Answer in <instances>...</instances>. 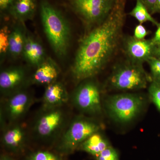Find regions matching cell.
Instances as JSON below:
<instances>
[{
    "mask_svg": "<svg viewBox=\"0 0 160 160\" xmlns=\"http://www.w3.org/2000/svg\"><path fill=\"white\" fill-rule=\"evenodd\" d=\"M72 103L84 113L98 115L102 113V106L99 88L92 81L80 85L72 96Z\"/></svg>",
    "mask_w": 160,
    "mask_h": 160,
    "instance_id": "8",
    "label": "cell"
},
{
    "mask_svg": "<svg viewBox=\"0 0 160 160\" xmlns=\"http://www.w3.org/2000/svg\"><path fill=\"white\" fill-rule=\"evenodd\" d=\"M62 107L43 108L32 128L33 134L36 137L43 141H50L60 137L67 118Z\"/></svg>",
    "mask_w": 160,
    "mask_h": 160,
    "instance_id": "5",
    "label": "cell"
},
{
    "mask_svg": "<svg viewBox=\"0 0 160 160\" xmlns=\"http://www.w3.org/2000/svg\"><path fill=\"white\" fill-rule=\"evenodd\" d=\"M25 77L24 70L20 68H12L1 72L0 88L1 91L10 95L12 91L22 82Z\"/></svg>",
    "mask_w": 160,
    "mask_h": 160,
    "instance_id": "13",
    "label": "cell"
},
{
    "mask_svg": "<svg viewBox=\"0 0 160 160\" xmlns=\"http://www.w3.org/2000/svg\"><path fill=\"white\" fill-rule=\"evenodd\" d=\"M151 14L157 12V0H141Z\"/></svg>",
    "mask_w": 160,
    "mask_h": 160,
    "instance_id": "26",
    "label": "cell"
},
{
    "mask_svg": "<svg viewBox=\"0 0 160 160\" xmlns=\"http://www.w3.org/2000/svg\"><path fill=\"white\" fill-rule=\"evenodd\" d=\"M149 92L152 100L160 111V81L152 80Z\"/></svg>",
    "mask_w": 160,
    "mask_h": 160,
    "instance_id": "21",
    "label": "cell"
},
{
    "mask_svg": "<svg viewBox=\"0 0 160 160\" xmlns=\"http://www.w3.org/2000/svg\"><path fill=\"white\" fill-rule=\"evenodd\" d=\"M96 159V160H120L117 151L111 146L103 150Z\"/></svg>",
    "mask_w": 160,
    "mask_h": 160,
    "instance_id": "23",
    "label": "cell"
},
{
    "mask_svg": "<svg viewBox=\"0 0 160 160\" xmlns=\"http://www.w3.org/2000/svg\"><path fill=\"white\" fill-rule=\"evenodd\" d=\"M58 74V69L55 64L51 61H47L38 66L32 79L37 84L48 85L55 82Z\"/></svg>",
    "mask_w": 160,
    "mask_h": 160,
    "instance_id": "14",
    "label": "cell"
},
{
    "mask_svg": "<svg viewBox=\"0 0 160 160\" xmlns=\"http://www.w3.org/2000/svg\"><path fill=\"white\" fill-rule=\"evenodd\" d=\"M33 101L32 97L25 91L16 92L9 95L1 107V125L6 120L9 125L16 124L29 111Z\"/></svg>",
    "mask_w": 160,
    "mask_h": 160,
    "instance_id": "9",
    "label": "cell"
},
{
    "mask_svg": "<svg viewBox=\"0 0 160 160\" xmlns=\"http://www.w3.org/2000/svg\"><path fill=\"white\" fill-rule=\"evenodd\" d=\"M149 64L152 75V80L160 81V59L152 57L148 60Z\"/></svg>",
    "mask_w": 160,
    "mask_h": 160,
    "instance_id": "24",
    "label": "cell"
},
{
    "mask_svg": "<svg viewBox=\"0 0 160 160\" xmlns=\"http://www.w3.org/2000/svg\"><path fill=\"white\" fill-rule=\"evenodd\" d=\"M118 0H70L72 9L87 24H100L106 19Z\"/></svg>",
    "mask_w": 160,
    "mask_h": 160,
    "instance_id": "7",
    "label": "cell"
},
{
    "mask_svg": "<svg viewBox=\"0 0 160 160\" xmlns=\"http://www.w3.org/2000/svg\"><path fill=\"white\" fill-rule=\"evenodd\" d=\"M102 128L101 124L95 120L77 117L70 122L60 136L57 150L62 155L71 154L78 149L84 141Z\"/></svg>",
    "mask_w": 160,
    "mask_h": 160,
    "instance_id": "3",
    "label": "cell"
},
{
    "mask_svg": "<svg viewBox=\"0 0 160 160\" xmlns=\"http://www.w3.org/2000/svg\"><path fill=\"white\" fill-rule=\"evenodd\" d=\"M36 9L35 0H15L9 10L16 18L25 20L33 16Z\"/></svg>",
    "mask_w": 160,
    "mask_h": 160,
    "instance_id": "17",
    "label": "cell"
},
{
    "mask_svg": "<svg viewBox=\"0 0 160 160\" xmlns=\"http://www.w3.org/2000/svg\"><path fill=\"white\" fill-rule=\"evenodd\" d=\"M158 47L157 49H156L155 53H157V54L160 57V45H158Z\"/></svg>",
    "mask_w": 160,
    "mask_h": 160,
    "instance_id": "31",
    "label": "cell"
},
{
    "mask_svg": "<svg viewBox=\"0 0 160 160\" xmlns=\"http://www.w3.org/2000/svg\"><path fill=\"white\" fill-rule=\"evenodd\" d=\"M155 45L152 40L138 39L129 37L125 40L124 49L129 61L142 64L155 53Z\"/></svg>",
    "mask_w": 160,
    "mask_h": 160,
    "instance_id": "10",
    "label": "cell"
},
{
    "mask_svg": "<svg viewBox=\"0 0 160 160\" xmlns=\"http://www.w3.org/2000/svg\"><path fill=\"white\" fill-rule=\"evenodd\" d=\"M14 1L15 0H0V9L1 11L10 9Z\"/></svg>",
    "mask_w": 160,
    "mask_h": 160,
    "instance_id": "27",
    "label": "cell"
},
{
    "mask_svg": "<svg viewBox=\"0 0 160 160\" xmlns=\"http://www.w3.org/2000/svg\"><path fill=\"white\" fill-rule=\"evenodd\" d=\"M158 27L157 30L156 32L154 37L152 39L156 46L160 45V23Z\"/></svg>",
    "mask_w": 160,
    "mask_h": 160,
    "instance_id": "28",
    "label": "cell"
},
{
    "mask_svg": "<svg viewBox=\"0 0 160 160\" xmlns=\"http://www.w3.org/2000/svg\"><path fill=\"white\" fill-rule=\"evenodd\" d=\"M129 14L137 20L140 24H142L146 22H150L158 27L159 25L152 17L151 13L141 0H136L135 6L129 12Z\"/></svg>",
    "mask_w": 160,
    "mask_h": 160,
    "instance_id": "19",
    "label": "cell"
},
{
    "mask_svg": "<svg viewBox=\"0 0 160 160\" xmlns=\"http://www.w3.org/2000/svg\"><path fill=\"white\" fill-rule=\"evenodd\" d=\"M0 160H16L9 155L3 154L1 156Z\"/></svg>",
    "mask_w": 160,
    "mask_h": 160,
    "instance_id": "29",
    "label": "cell"
},
{
    "mask_svg": "<svg viewBox=\"0 0 160 160\" xmlns=\"http://www.w3.org/2000/svg\"><path fill=\"white\" fill-rule=\"evenodd\" d=\"M143 105V98L132 93L115 95L106 102V107L110 116L120 123L132 121L140 113Z\"/></svg>",
    "mask_w": 160,
    "mask_h": 160,
    "instance_id": "6",
    "label": "cell"
},
{
    "mask_svg": "<svg viewBox=\"0 0 160 160\" xmlns=\"http://www.w3.org/2000/svg\"><path fill=\"white\" fill-rule=\"evenodd\" d=\"M148 34L149 32L146 27L142 24H140L135 28L133 37L138 39H144Z\"/></svg>",
    "mask_w": 160,
    "mask_h": 160,
    "instance_id": "25",
    "label": "cell"
},
{
    "mask_svg": "<svg viewBox=\"0 0 160 160\" xmlns=\"http://www.w3.org/2000/svg\"><path fill=\"white\" fill-rule=\"evenodd\" d=\"M157 12H160V0H157Z\"/></svg>",
    "mask_w": 160,
    "mask_h": 160,
    "instance_id": "30",
    "label": "cell"
},
{
    "mask_svg": "<svg viewBox=\"0 0 160 160\" xmlns=\"http://www.w3.org/2000/svg\"><path fill=\"white\" fill-rule=\"evenodd\" d=\"M40 13L45 33L52 49L59 56H64L70 36L68 22L62 13L46 0L41 3Z\"/></svg>",
    "mask_w": 160,
    "mask_h": 160,
    "instance_id": "2",
    "label": "cell"
},
{
    "mask_svg": "<svg viewBox=\"0 0 160 160\" xmlns=\"http://www.w3.org/2000/svg\"><path fill=\"white\" fill-rule=\"evenodd\" d=\"M125 0H118L107 18L80 42L72 72L81 81L93 77L106 66L115 53L126 20Z\"/></svg>",
    "mask_w": 160,
    "mask_h": 160,
    "instance_id": "1",
    "label": "cell"
},
{
    "mask_svg": "<svg viewBox=\"0 0 160 160\" xmlns=\"http://www.w3.org/2000/svg\"><path fill=\"white\" fill-rule=\"evenodd\" d=\"M26 160H65L62 155L56 154L47 150H38L32 152Z\"/></svg>",
    "mask_w": 160,
    "mask_h": 160,
    "instance_id": "20",
    "label": "cell"
},
{
    "mask_svg": "<svg viewBox=\"0 0 160 160\" xmlns=\"http://www.w3.org/2000/svg\"><path fill=\"white\" fill-rule=\"evenodd\" d=\"M26 59L36 66L43 62L45 52L42 46L30 37H26L23 51Z\"/></svg>",
    "mask_w": 160,
    "mask_h": 160,
    "instance_id": "16",
    "label": "cell"
},
{
    "mask_svg": "<svg viewBox=\"0 0 160 160\" xmlns=\"http://www.w3.org/2000/svg\"><path fill=\"white\" fill-rule=\"evenodd\" d=\"M109 146V142L98 132L84 141L78 149L96 158Z\"/></svg>",
    "mask_w": 160,
    "mask_h": 160,
    "instance_id": "15",
    "label": "cell"
},
{
    "mask_svg": "<svg viewBox=\"0 0 160 160\" xmlns=\"http://www.w3.org/2000/svg\"><path fill=\"white\" fill-rule=\"evenodd\" d=\"M150 79L142 64L129 61L115 69L109 78V83L112 89L132 91L146 88Z\"/></svg>",
    "mask_w": 160,
    "mask_h": 160,
    "instance_id": "4",
    "label": "cell"
},
{
    "mask_svg": "<svg viewBox=\"0 0 160 160\" xmlns=\"http://www.w3.org/2000/svg\"><path fill=\"white\" fill-rule=\"evenodd\" d=\"M69 100L68 92L62 84L54 82L46 87L43 97V108L63 106Z\"/></svg>",
    "mask_w": 160,
    "mask_h": 160,
    "instance_id": "12",
    "label": "cell"
},
{
    "mask_svg": "<svg viewBox=\"0 0 160 160\" xmlns=\"http://www.w3.org/2000/svg\"><path fill=\"white\" fill-rule=\"evenodd\" d=\"M10 32L6 26L3 27L0 31V53L5 54L9 50V36Z\"/></svg>",
    "mask_w": 160,
    "mask_h": 160,
    "instance_id": "22",
    "label": "cell"
},
{
    "mask_svg": "<svg viewBox=\"0 0 160 160\" xmlns=\"http://www.w3.org/2000/svg\"><path fill=\"white\" fill-rule=\"evenodd\" d=\"M25 38L26 37L19 28H16L10 32L8 51L12 56L18 57L22 53Z\"/></svg>",
    "mask_w": 160,
    "mask_h": 160,
    "instance_id": "18",
    "label": "cell"
},
{
    "mask_svg": "<svg viewBox=\"0 0 160 160\" xmlns=\"http://www.w3.org/2000/svg\"><path fill=\"white\" fill-rule=\"evenodd\" d=\"M2 143L7 150L13 153H19L25 148L26 132L24 128L18 124H12L4 128Z\"/></svg>",
    "mask_w": 160,
    "mask_h": 160,
    "instance_id": "11",
    "label": "cell"
}]
</instances>
